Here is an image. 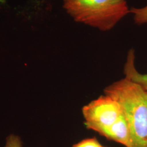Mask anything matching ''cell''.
Wrapping results in <instances>:
<instances>
[{
	"mask_svg": "<svg viewBox=\"0 0 147 147\" xmlns=\"http://www.w3.org/2000/svg\"><path fill=\"white\" fill-rule=\"evenodd\" d=\"M120 104L130 133L128 147H147V93L126 78L104 89Z\"/></svg>",
	"mask_w": 147,
	"mask_h": 147,
	"instance_id": "6da1fadb",
	"label": "cell"
},
{
	"mask_svg": "<svg viewBox=\"0 0 147 147\" xmlns=\"http://www.w3.org/2000/svg\"><path fill=\"white\" fill-rule=\"evenodd\" d=\"M63 7L75 22L101 31H110L130 13L126 0H64Z\"/></svg>",
	"mask_w": 147,
	"mask_h": 147,
	"instance_id": "7a4b0ae2",
	"label": "cell"
},
{
	"mask_svg": "<svg viewBox=\"0 0 147 147\" xmlns=\"http://www.w3.org/2000/svg\"><path fill=\"white\" fill-rule=\"evenodd\" d=\"M87 129L98 133L113 124L123 115L121 105L108 95H101L82 108Z\"/></svg>",
	"mask_w": 147,
	"mask_h": 147,
	"instance_id": "3957f363",
	"label": "cell"
},
{
	"mask_svg": "<svg viewBox=\"0 0 147 147\" xmlns=\"http://www.w3.org/2000/svg\"><path fill=\"white\" fill-rule=\"evenodd\" d=\"M98 134L109 140L119 143L125 147H129L130 140L129 129L123 113L113 124L101 130L98 132Z\"/></svg>",
	"mask_w": 147,
	"mask_h": 147,
	"instance_id": "277c9868",
	"label": "cell"
},
{
	"mask_svg": "<svg viewBox=\"0 0 147 147\" xmlns=\"http://www.w3.org/2000/svg\"><path fill=\"white\" fill-rule=\"evenodd\" d=\"M135 51L131 49L127 53L126 62L124 64V73L125 78L132 82L140 86L147 93V74L140 73L135 64Z\"/></svg>",
	"mask_w": 147,
	"mask_h": 147,
	"instance_id": "5b68a950",
	"label": "cell"
},
{
	"mask_svg": "<svg viewBox=\"0 0 147 147\" xmlns=\"http://www.w3.org/2000/svg\"><path fill=\"white\" fill-rule=\"evenodd\" d=\"M130 13L133 16L134 22L137 25H142L147 24V3L141 8L132 7Z\"/></svg>",
	"mask_w": 147,
	"mask_h": 147,
	"instance_id": "8992f818",
	"label": "cell"
},
{
	"mask_svg": "<svg viewBox=\"0 0 147 147\" xmlns=\"http://www.w3.org/2000/svg\"><path fill=\"white\" fill-rule=\"evenodd\" d=\"M101 144L95 137L84 139L74 144L71 147H101Z\"/></svg>",
	"mask_w": 147,
	"mask_h": 147,
	"instance_id": "52a82bcc",
	"label": "cell"
},
{
	"mask_svg": "<svg viewBox=\"0 0 147 147\" xmlns=\"http://www.w3.org/2000/svg\"><path fill=\"white\" fill-rule=\"evenodd\" d=\"M5 147H22V142L19 136L11 134L6 138Z\"/></svg>",
	"mask_w": 147,
	"mask_h": 147,
	"instance_id": "ba28073f",
	"label": "cell"
},
{
	"mask_svg": "<svg viewBox=\"0 0 147 147\" xmlns=\"http://www.w3.org/2000/svg\"><path fill=\"white\" fill-rule=\"evenodd\" d=\"M101 147H104V146H102H102H101Z\"/></svg>",
	"mask_w": 147,
	"mask_h": 147,
	"instance_id": "9c48e42d",
	"label": "cell"
}]
</instances>
